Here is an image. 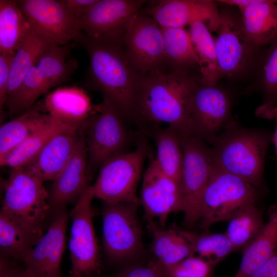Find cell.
<instances>
[{"label": "cell", "instance_id": "cell-1", "mask_svg": "<svg viewBox=\"0 0 277 277\" xmlns=\"http://www.w3.org/2000/svg\"><path fill=\"white\" fill-rule=\"evenodd\" d=\"M197 85L182 69L163 68L140 74L133 118L167 124L181 137L194 136L191 101Z\"/></svg>", "mask_w": 277, "mask_h": 277}, {"label": "cell", "instance_id": "cell-2", "mask_svg": "<svg viewBox=\"0 0 277 277\" xmlns=\"http://www.w3.org/2000/svg\"><path fill=\"white\" fill-rule=\"evenodd\" d=\"M77 42L89 55L94 88L110 100L125 119L133 118L140 74L128 61L123 45L92 40L83 33Z\"/></svg>", "mask_w": 277, "mask_h": 277}, {"label": "cell", "instance_id": "cell-3", "mask_svg": "<svg viewBox=\"0 0 277 277\" xmlns=\"http://www.w3.org/2000/svg\"><path fill=\"white\" fill-rule=\"evenodd\" d=\"M272 136L266 131L244 128L229 121L212 142V165L260 188L267 150Z\"/></svg>", "mask_w": 277, "mask_h": 277}, {"label": "cell", "instance_id": "cell-4", "mask_svg": "<svg viewBox=\"0 0 277 277\" xmlns=\"http://www.w3.org/2000/svg\"><path fill=\"white\" fill-rule=\"evenodd\" d=\"M44 182L23 167L11 168L4 183L2 213L34 233L42 236L50 216L49 192Z\"/></svg>", "mask_w": 277, "mask_h": 277}, {"label": "cell", "instance_id": "cell-5", "mask_svg": "<svg viewBox=\"0 0 277 277\" xmlns=\"http://www.w3.org/2000/svg\"><path fill=\"white\" fill-rule=\"evenodd\" d=\"M77 67L67 45H53L36 61L15 94L6 103L10 115H20L51 88L67 81Z\"/></svg>", "mask_w": 277, "mask_h": 277}, {"label": "cell", "instance_id": "cell-6", "mask_svg": "<svg viewBox=\"0 0 277 277\" xmlns=\"http://www.w3.org/2000/svg\"><path fill=\"white\" fill-rule=\"evenodd\" d=\"M262 189L212 165L201 202V226L230 221L248 205L256 203Z\"/></svg>", "mask_w": 277, "mask_h": 277}, {"label": "cell", "instance_id": "cell-7", "mask_svg": "<svg viewBox=\"0 0 277 277\" xmlns=\"http://www.w3.org/2000/svg\"><path fill=\"white\" fill-rule=\"evenodd\" d=\"M147 154L146 143L142 141L134 150L118 153L106 160L91 185L94 197L106 203L140 204L136 188Z\"/></svg>", "mask_w": 277, "mask_h": 277}, {"label": "cell", "instance_id": "cell-8", "mask_svg": "<svg viewBox=\"0 0 277 277\" xmlns=\"http://www.w3.org/2000/svg\"><path fill=\"white\" fill-rule=\"evenodd\" d=\"M93 199L90 186L69 213L72 221L69 277H91L101 272V254L93 222L96 213L92 205Z\"/></svg>", "mask_w": 277, "mask_h": 277}, {"label": "cell", "instance_id": "cell-9", "mask_svg": "<svg viewBox=\"0 0 277 277\" xmlns=\"http://www.w3.org/2000/svg\"><path fill=\"white\" fill-rule=\"evenodd\" d=\"M138 205L104 203L103 245L106 255L113 262L130 260L143 251L142 229L137 213Z\"/></svg>", "mask_w": 277, "mask_h": 277}, {"label": "cell", "instance_id": "cell-10", "mask_svg": "<svg viewBox=\"0 0 277 277\" xmlns=\"http://www.w3.org/2000/svg\"><path fill=\"white\" fill-rule=\"evenodd\" d=\"M184 154L180 187L184 222L187 226L200 221L202 196L210 176L212 163L210 148L194 136L181 137Z\"/></svg>", "mask_w": 277, "mask_h": 277}, {"label": "cell", "instance_id": "cell-11", "mask_svg": "<svg viewBox=\"0 0 277 277\" xmlns=\"http://www.w3.org/2000/svg\"><path fill=\"white\" fill-rule=\"evenodd\" d=\"M124 119L115 106L104 96L98 113L89 120L85 128L89 169L101 166L110 157L124 152L129 138Z\"/></svg>", "mask_w": 277, "mask_h": 277}, {"label": "cell", "instance_id": "cell-12", "mask_svg": "<svg viewBox=\"0 0 277 277\" xmlns=\"http://www.w3.org/2000/svg\"><path fill=\"white\" fill-rule=\"evenodd\" d=\"M122 45L128 61L140 74L163 68L167 63L162 28L141 11L129 22Z\"/></svg>", "mask_w": 277, "mask_h": 277}, {"label": "cell", "instance_id": "cell-13", "mask_svg": "<svg viewBox=\"0 0 277 277\" xmlns=\"http://www.w3.org/2000/svg\"><path fill=\"white\" fill-rule=\"evenodd\" d=\"M146 1L97 0L80 22L83 33L92 40L122 45L128 25Z\"/></svg>", "mask_w": 277, "mask_h": 277}, {"label": "cell", "instance_id": "cell-14", "mask_svg": "<svg viewBox=\"0 0 277 277\" xmlns=\"http://www.w3.org/2000/svg\"><path fill=\"white\" fill-rule=\"evenodd\" d=\"M33 28L52 44L66 46L82 36L80 22L66 10L60 1L16 0Z\"/></svg>", "mask_w": 277, "mask_h": 277}, {"label": "cell", "instance_id": "cell-15", "mask_svg": "<svg viewBox=\"0 0 277 277\" xmlns=\"http://www.w3.org/2000/svg\"><path fill=\"white\" fill-rule=\"evenodd\" d=\"M141 202L148 222L157 219L162 227L165 226L170 214L183 211L179 184L166 174L155 160L145 172Z\"/></svg>", "mask_w": 277, "mask_h": 277}, {"label": "cell", "instance_id": "cell-16", "mask_svg": "<svg viewBox=\"0 0 277 277\" xmlns=\"http://www.w3.org/2000/svg\"><path fill=\"white\" fill-rule=\"evenodd\" d=\"M144 13L162 28H183L201 21L209 31H217L221 19L215 4L204 0H162L152 2Z\"/></svg>", "mask_w": 277, "mask_h": 277}, {"label": "cell", "instance_id": "cell-17", "mask_svg": "<svg viewBox=\"0 0 277 277\" xmlns=\"http://www.w3.org/2000/svg\"><path fill=\"white\" fill-rule=\"evenodd\" d=\"M69 217L66 209L54 215L46 233L23 261L35 277H63L61 265Z\"/></svg>", "mask_w": 277, "mask_h": 277}, {"label": "cell", "instance_id": "cell-18", "mask_svg": "<svg viewBox=\"0 0 277 277\" xmlns=\"http://www.w3.org/2000/svg\"><path fill=\"white\" fill-rule=\"evenodd\" d=\"M230 102L222 90L198 85L191 101L193 136L212 143L229 122Z\"/></svg>", "mask_w": 277, "mask_h": 277}, {"label": "cell", "instance_id": "cell-19", "mask_svg": "<svg viewBox=\"0 0 277 277\" xmlns=\"http://www.w3.org/2000/svg\"><path fill=\"white\" fill-rule=\"evenodd\" d=\"M90 169L85 136L82 137L71 159L52 181L49 192L50 216L76 202L89 185Z\"/></svg>", "mask_w": 277, "mask_h": 277}, {"label": "cell", "instance_id": "cell-20", "mask_svg": "<svg viewBox=\"0 0 277 277\" xmlns=\"http://www.w3.org/2000/svg\"><path fill=\"white\" fill-rule=\"evenodd\" d=\"M83 128L74 127L52 137L24 169L42 182L53 181L66 165L84 134Z\"/></svg>", "mask_w": 277, "mask_h": 277}, {"label": "cell", "instance_id": "cell-21", "mask_svg": "<svg viewBox=\"0 0 277 277\" xmlns=\"http://www.w3.org/2000/svg\"><path fill=\"white\" fill-rule=\"evenodd\" d=\"M239 7L242 29L250 43L262 46L271 43L277 37V1L225 0Z\"/></svg>", "mask_w": 277, "mask_h": 277}, {"label": "cell", "instance_id": "cell-22", "mask_svg": "<svg viewBox=\"0 0 277 277\" xmlns=\"http://www.w3.org/2000/svg\"><path fill=\"white\" fill-rule=\"evenodd\" d=\"M217 31L214 42L219 70L221 76H230L244 67L250 42L242 27L226 14H221Z\"/></svg>", "mask_w": 277, "mask_h": 277}, {"label": "cell", "instance_id": "cell-23", "mask_svg": "<svg viewBox=\"0 0 277 277\" xmlns=\"http://www.w3.org/2000/svg\"><path fill=\"white\" fill-rule=\"evenodd\" d=\"M43 101L47 112L58 121L86 127L94 115L90 98L77 87L58 88Z\"/></svg>", "mask_w": 277, "mask_h": 277}, {"label": "cell", "instance_id": "cell-24", "mask_svg": "<svg viewBox=\"0 0 277 277\" xmlns=\"http://www.w3.org/2000/svg\"><path fill=\"white\" fill-rule=\"evenodd\" d=\"M148 228L153 236L151 250L159 264L171 265L193 254L196 233L175 226L163 229L153 221H148Z\"/></svg>", "mask_w": 277, "mask_h": 277}, {"label": "cell", "instance_id": "cell-25", "mask_svg": "<svg viewBox=\"0 0 277 277\" xmlns=\"http://www.w3.org/2000/svg\"><path fill=\"white\" fill-rule=\"evenodd\" d=\"M55 120L46 111L44 101H39L3 124L0 128V157Z\"/></svg>", "mask_w": 277, "mask_h": 277}, {"label": "cell", "instance_id": "cell-26", "mask_svg": "<svg viewBox=\"0 0 277 277\" xmlns=\"http://www.w3.org/2000/svg\"><path fill=\"white\" fill-rule=\"evenodd\" d=\"M277 247V208L272 209L259 234L243 249L235 277H252L270 259Z\"/></svg>", "mask_w": 277, "mask_h": 277}, {"label": "cell", "instance_id": "cell-27", "mask_svg": "<svg viewBox=\"0 0 277 277\" xmlns=\"http://www.w3.org/2000/svg\"><path fill=\"white\" fill-rule=\"evenodd\" d=\"M53 45L32 27L13 56L7 88L8 99L15 94L29 70Z\"/></svg>", "mask_w": 277, "mask_h": 277}, {"label": "cell", "instance_id": "cell-28", "mask_svg": "<svg viewBox=\"0 0 277 277\" xmlns=\"http://www.w3.org/2000/svg\"><path fill=\"white\" fill-rule=\"evenodd\" d=\"M31 28L15 1H0V53L14 55Z\"/></svg>", "mask_w": 277, "mask_h": 277}, {"label": "cell", "instance_id": "cell-29", "mask_svg": "<svg viewBox=\"0 0 277 277\" xmlns=\"http://www.w3.org/2000/svg\"><path fill=\"white\" fill-rule=\"evenodd\" d=\"M41 236L0 213L1 256L23 263Z\"/></svg>", "mask_w": 277, "mask_h": 277}, {"label": "cell", "instance_id": "cell-30", "mask_svg": "<svg viewBox=\"0 0 277 277\" xmlns=\"http://www.w3.org/2000/svg\"><path fill=\"white\" fill-rule=\"evenodd\" d=\"M74 127L84 128L83 126L55 120L1 157V166L11 168L23 167L37 154L54 135Z\"/></svg>", "mask_w": 277, "mask_h": 277}, {"label": "cell", "instance_id": "cell-31", "mask_svg": "<svg viewBox=\"0 0 277 277\" xmlns=\"http://www.w3.org/2000/svg\"><path fill=\"white\" fill-rule=\"evenodd\" d=\"M189 33L199 58V67L203 85L215 86L221 77L215 42L206 24L201 21L189 25Z\"/></svg>", "mask_w": 277, "mask_h": 277}, {"label": "cell", "instance_id": "cell-32", "mask_svg": "<svg viewBox=\"0 0 277 277\" xmlns=\"http://www.w3.org/2000/svg\"><path fill=\"white\" fill-rule=\"evenodd\" d=\"M156 130L153 132L157 149L154 160L160 168L180 185L184 160L181 137L169 126Z\"/></svg>", "mask_w": 277, "mask_h": 277}, {"label": "cell", "instance_id": "cell-33", "mask_svg": "<svg viewBox=\"0 0 277 277\" xmlns=\"http://www.w3.org/2000/svg\"><path fill=\"white\" fill-rule=\"evenodd\" d=\"M256 203L250 204L230 220L225 233L233 250L243 249L261 232L265 224Z\"/></svg>", "mask_w": 277, "mask_h": 277}, {"label": "cell", "instance_id": "cell-34", "mask_svg": "<svg viewBox=\"0 0 277 277\" xmlns=\"http://www.w3.org/2000/svg\"><path fill=\"white\" fill-rule=\"evenodd\" d=\"M166 63L175 68L196 65L199 58L189 30L183 28H162Z\"/></svg>", "mask_w": 277, "mask_h": 277}, {"label": "cell", "instance_id": "cell-35", "mask_svg": "<svg viewBox=\"0 0 277 277\" xmlns=\"http://www.w3.org/2000/svg\"><path fill=\"white\" fill-rule=\"evenodd\" d=\"M272 43L263 67L264 101L256 111L258 116L267 119H272L273 110L277 106V37Z\"/></svg>", "mask_w": 277, "mask_h": 277}, {"label": "cell", "instance_id": "cell-36", "mask_svg": "<svg viewBox=\"0 0 277 277\" xmlns=\"http://www.w3.org/2000/svg\"><path fill=\"white\" fill-rule=\"evenodd\" d=\"M233 251L232 245L225 233L204 232L197 235L192 255L215 266Z\"/></svg>", "mask_w": 277, "mask_h": 277}, {"label": "cell", "instance_id": "cell-37", "mask_svg": "<svg viewBox=\"0 0 277 277\" xmlns=\"http://www.w3.org/2000/svg\"><path fill=\"white\" fill-rule=\"evenodd\" d=\"M156 263L165 277H211L215 266L193 255L171 265L162 266Z\"/></svg>", "mask_w": 277, "mask_h": 277}, {"label": "cell", "instance_id": "cell-38", "mask_svg": "<svg viewBox=\"0 0 277 277\" xmlns=\"http://www.w3.org/2000/svg\"><path fill=\"white\" fill-rule=\"evenodd\" d=\"M112 277H165L156 263L151 262L146 265H133L121 270Z\"/></svg>", "mask_w": 277, "mask_h": 277}, {"label": "cell", "instance_id": "cell-39", "mask_svg": "<svg viewBox=\"0 0 277 277\" xmlns=\"http://www.w3.org/2000/svg\"><path fill=\"white\" fill-rule=\"evenodd\" d=\"M14 55L0 53V108L6 105L8 99L7 88L12 62Z\"/></svg>", "mask_w": 277, "mask_h": 277}, {"label": "cell", "instance_id": "cell-40", "mask_svg": "<svg viewBox=\"0 0 277 277\" xmlns=\"http://www.w3.org/2000/svg\"><path fill=\"white\" fill-rule=\"evenodd\" d=\"M68 12L79 22L97 0H59Z\"/></svg>", "mask_w": 277, "mask_h": 277}, {"label": "cell", "instance_id": "cell-41", "mask_svg": "<svg viewBox=\"0 0 277 277\" xmlns=\"http://www.w3.org/2000/svg\"><path fill=\"white\" fill-rule=\"evenodd\" d=\"M0 277H35L25 267L18 265V262L1 256Z\"/></svg>", "mask_w": 277, "mask_h": 277}, {"label": "cell", "instance_id": "cell-42", "mask_svg": "<svg viewBox=\"0 0 277 277\" xmlns=\"http://www.w3.org/2000/svg\"><path fill=\"white\" fill-rule=\"evenodd\" d=\"M252 277H277V247L270 259Z\"/></svg>", "mask_w": 277, "mask_h": 277}, {"label": "cell", "instance_id": "cell-43", "mask_svg": "<svg viewBox=\"0 0 277 277\" xmlns=\"http://www.w3.org/2000/svg\"><path fill=\"white\" fill-rule=\"evenodd\" d=\"M274 118L275 120L276 126L275 132L272 135V141L274 143L276 155H277V106H276L273 110L272 113V119Z\"/></svg>", "mask_w": 277, "mask_h": 277}]
</instances>
